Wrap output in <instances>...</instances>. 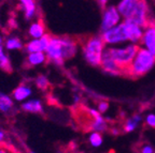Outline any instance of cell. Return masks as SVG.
<instances>
[{
	"label": "cell",
	"instance_id": "obj_1",
	"mask_svg": "<svg viewBox=\"0 0 155 153\" xmlns=\"http://www.w3.org/2000/svg\"><path fill=\"white\" fill-rule=\"evenodd\" d=\"M117 11L127 22H133L147 29L155 23L147 0H122L117 5Z\"/></svg>",
	"mask_w": 155,
	"mask_h": 153
},
{
	"label": "cell",
	"instance_id": "obj_2",
	"mask_svg": "<svg viewBox=\"0 0 155 153\" xmlns=\"http://www.w3.org/2000/svg\"><path fill=\"white\" fill-rule=\"evenodd\" d=\"M78 43L70 36H51L45 49L46 59L56 65H63L66 60L74 57Z\"/></svg>",
	"mask_w": 155,
	"mask_h": 153
},
{
	"label": "cell",
	"instance_id": "obj_3",
	"mask_svg": "<svg viewBox=\"0 0 155 153\" xmlns=\"http://www.w3.org/2000/svg\"><path fill=\"white\" fill-rule=\"evenodd\" d=\"M139 44L128 45L125 48H106L107 53L112 58L115 64L121 69L122 76L125 78H129V70L134 58L139 49Z\"/></svg>",
	"mask_w": 155,
	"mask_h": 153
},
{
	"label": "cell",
	"instance_id": "obj_4",
	"mask_svg": "<svg viewBox=\"0 0 155 153\" xmlns=\"http://www.w3.org/2000/svg\"><path fill=\"white\" fill-rule=\"evenodd\" d=\"M155 64V55L150 53L148 49L139 47L138 52L134 58L129 70V78L138 79L139 77L144 76L151 71Z\"/></svg>",
	"mask_w": 155,
	"mask_h": 153
},
{
	"label": "cell",
	"instance_id": "obj_5",
	"mask_svg": "<svg viewBox=\"0 0 155 153\" xmlns=\"http://www.w3.org/2000/svg\"><path fill=\"white\" fill-rule=\"evenodd\" d=\"M104 47V42L100 36H88L82 45L83 55L86 62L93 67H99Z\"/></svg>",
	"mask_w": 155,
	"mask_h": 153
},
{
	"label": "cell",
	"instance_id": "obj_6",
	"mask_svg": "<svg viewBox=\"0 0 155 153\" xmlns=\"http://www.w3.org/2000/svg\"><path fill=\"white\" fill-rule=\"evenodd\" d=\"M102 41L104 44H115V43H121L124 41L127 40L125 32V26L124 23L116 27H112V28L108 29L106 31H104L101 36Z\"/></svg>",
	"mask_w": 155,
	"mask_h": 153
},
{
	"label": "cell",
	"instance_id": "obj_7",
	"mask_svg": "<svg viewBox=\"0 0 155 153\" xmlns=\"http://www.w3.org/2000/svg\"><path fill=\"white\" fill-rule=\"evenodd\" d=\"M120 20V15L117 13V10L115 7L111 5V7L107 8L104 10V17H102V23H101V31H106L108 29L112 28L115 26Z\"/></svg>",
	"mask_w": 155,
	"mask_h": 153
},
{
	"label": "cell",
	"instance_id": "obj_8",
	"mask_svg": "<svg viewBox=\"0 0 155 153\" xmlns=\"http://www.w3.org/2000/svg\"><path fill=\"white\" fill-rule=\"evenodd\" d=\"M124 26H125V32L127 40H129L130 42L136 44L143 43V33L140 26H138V25L133 22H127V20H125Z\"/></svg>",
	"mask_w": 155,
	"mask_h": 153
},
{
	"label": "cell",
	"instance_id": "obj_9",
	"mask_svg": "<svg viewBox=\"0 0 155 153\" xmlns=\"http://www.w3.org/2000/svg\"><path fill=\"white\" fill-rule=\"evenodd\" d=\"M51 36L45 33L39 39H32L25 45L26 53H36V52H45L46 47L50 42Z\"/></svg>",
	"mask_w": 155,
	"mask_h": 153
},
{
	"label": "cell",
	"instance_id": "obj_10",
	"mask_svg": "<svg viewBox=\"0 0 155 153\" xmlns=\"http://www.w3.org/2000/svg\"><path fill=\"white\" fill-rule=\"evenodd\" d=\"M100 67L102 69V71H104L108 74L115 75V76H122V71L117 65L115 64L112 58L109 56V54L107 53V50L104 49L102 52L101 55V61H100Z\"/></svg>",
	"mask_w": 155,
	"mask_h": 153
},
{
	"label": "cell",
	"instance_id": "obj_11",
	"mask_svg": "<svg viewBox=\"0 0 155 153\" xmlns=\"http://www.w3.org/2000/svg\"><path fill=\"white\" fill-rule=\"evenodd\" d=\"M32 94V89L28 85H19L13 90L12 98L17 102H24Z\"/></svg>",
	"mask_w": 155,
	"mask_h": 153
},
{
	"label": "cell",
	"instance_id": "obj_12",
	"mask_svg": "<svg viewBox=\"0 0 155 153\" xmlns=\"http://www.w3.org/2000/svg\"><path fill=\"white\" fill-rule=\"evenodd\" d=\"M19 5L26 19L30 20L37 15L36 0H19Z\"/></svg>",
	"mask_w": 155,
	"mask_h": 153
},
{
	"label": "cell",
	"instance_id": "obj_13",
	"mask_svg": "<svg viewBox=\"0 0 155 153\" xmlns=\"http://www.w3.org/2000/svg\"><path fill=\"white\" fill-rule=\"evenodd\" d=\"M143 43L148 47V50L153 55H155V27L154 24L149 26L145 29V32L143 34Z\"/></svg>",
	"mask_w": 155,
	"mask_h": 153
},
{
	"label": "cell",
	"instance_id": "obj_14",
	"mask_svg": "<svg viewBox=\"0 0 155 153\" xmlns=\"http://www.w3.org/2000/svg\"><path fill=\"white\" fill-rule=\"evenodd\" d=\"M22 109L26 113H31V114H40L43 111V105L42 102L38 98H34V100H28L24 101V103L22 104Z\"/></svg>",
	"mask_w": 155,
	"mask_h": 153
},
{
	"label": "cell",
	"instance_id": "obj_15",
	"mask_svg": "<svg viewBox=\"0 0 155 153\" xmlns=\"http://www.w3.org/2000/svg\"><path fill=\"white\" fill-rule=\"evenodd\" d=\"M46 60L48 59L44 52H36V53H28L26 62L29 67H38L43 64Z\"/></svg>",
	"mask_w": 155,
	"mask_h": 153
},
{
	"label": "cell",
	"instance_id": "obj_16",
	"mask_svg": "<svg viewBox=\"0 0 155 153\" xmlns=\"http://www.w3.org/2000/svg\"><path fill=\"white\" fill-rule=\"evenodd\" d=\"M14 107V102L11 96L0 91V111L5 114H10Z\"/></svg>",
	"mask_w": 155,
	"mask_h": 153
},
{
	"label": "cell",
	"instance_id": "obj_17",
	"mask_svg": "<svg viewBox=\"0 0 155 153\" xmlns=\"http://www.w3.org/2000/svg\"><path fill=\"white\" fill-rule=\"evenodd\" d=\"M28 33L32 39L41 38L42 36H44V34L46 33L45 27H44V25L42 24L41 22H35L29 27Z\"/></svg>",
	"mask_w": 155,
	"mask_h": 153
},
{
	"label": "cell",
	"instance_id": "obj_18",
	"mask_svg": "<svg viewBox=\"0 0 155 153\" xmlns=\"http://www.w3.org/2000/svg\"><path fill=\"white\" fill-rule=\"evenodd\" d=\"M141 118L139 115H134L129 119H126L123 121V126H122V131H124L125 133H129V132H133L134 130L137 127L138 123L140 122Z\"/></svg>",
	"mask_w": 155,
	"mask_h": 153
},
{
	"label": "cell",
	"instance_id": "obj_19",
	"mask_svg": "<svg viewBox=\"0 0 155 153\" xmlns=\"http://www.w3.org/2000/svg\"><path fill=\"white\" fill-rule=\"evenodd\" d=\"M0 70H5V72H11L12 70L10 59L5 54L3 46H0Z\"/></svg>",
	"mask_w": 155,
	"mask_h": 153
},
{
	"label": "cell",
	"instance_id": "obj_20",
	"mask_svg": "<svg viewBox=\"0 0 155 153\" xmlns=\"http://www.w3.org/2000/svg\"><path fill=\"white\" fill-rule=\"evenodd\" d=\"M5 47L8 50H18L24 47L23 42L18 38H9L5 43Z\"/></svg>",
	"mask_w": 155,
	"mask_h": 153
},
{
	"label": "cell",
	"instance_id": "obj_21",
	"mask_svg": "<svg viewBox=\"0 0 155 153\" xmlns=\"http://www.w3.org/2000/svg\"><path fill=\"white\" fill-rule=\"evenodd\" d=\"M133 150L135 151V152H149V153L155 152L153 147L151 146L149 142H147V141H144V140H139L137 144L134 145Z\"/></svg>",
	"mask_w": 155,
	"mask_h": 153
},
{
	"label": "cell",
	"instance_id": "obj_22",
	"mask_svg": "<svg viewBox=\"0 0 155 153\" xmlns=\"http://www.w3.org/2000/svg\"><path fill=\"white\" fill-rule=\"evenodd\" d=\"M90 142L93 147H99L102 144V136L99 132L95 131L90 136Z\"/></svg>",
	"mask_w": 155,
	"mask_h": 153
},
{
	"label": "cell",
	"instance_id": "obj_23",
	"mask_svg": "<svg viewBox=\"0 0 155 153\" xmlns=\"http://www.w3.org/2000/svg\"><path fill=\"white\" fill-rule=\"evenodd\" d=\"M36 86L41 90H45L48 87V79L44 75H39L36 78Z\"/></svg>",
	"mask_w": 155,
	"mask_h": 153
},
{
	"label": "cell",
	"instance_id": "obj_24",
	"mask_svg": "<svg viewBox=\"0 0 155 153\" xmlns=\"http://www.w3.org/2000/svg\"><path fill=\"white\" fill-rule=\"evenodd\" d=\"M145 124L151 129H155V115H149L145 120Z\"/></svg>",
	"mask_w": 155,
	"mask_h": 153
},
{
	"label": "cell",
	"instance_id": "obj_25",
	"mask_svg": "<svg viewBox=\"0 0 155 153\" xmlns=\"http://www.w3.org/2000/svg\"><path fill=\"white\" fill-rule=\"evenodd\" d=\"M108 108H109V103H108V102L102 101V102L98 103V111H99L100 114L106 113L107 110H108Z\"/></svg>",
	"mask_w": 155,
	"mask_h": 153
},
{
	"label": "cell",
	"instance_id": "obj_26",
	"mask_svg": "<svg viewBox=\"0 0 155 153\" xmlns=\"http://www.w3.org/2000/svg\"><path fill=\"white\" fill-rule=\"evenodd\" d=\"M108 1L109 0H97V2H98V5H99V7H100V9L104 11V9H106V5L108 3Z\"/></svg>",
	"mask_w": 155,
	"mask_h": 153
},
{
	"label": "cell",
	"instance_id": "obj_27",
	"mask_svg": "<svg viewBox=\"0 0 155 153\" xmlns=\"http://www.w3.org/2000/svg\"><path fill=\"white\" fill-rule=\"evenodd\" d=\"M3 138H5V133L2 131H0V142L3 140Z\"/></svg>",
	"mask_w": 155,
	"mask_h": 153
},
{
	"label": "cell",
	"instance_id": "obj_28",
	"mask_svg": "<svg viewBox=\"0 0 155 153\" xmlns=\"http://www.w3.org/2000/svg\"><path fill=\"white\" fill-rule=\"evenodd\" d=\"M9 150H5V149H3V147L0 145V153H5V152H8Z\"/></svg>",
	"mask_w": 155,
	"mask_h": 153
},
{
	"label": "cell",
	"instance_id": "obj_29",
	"mask_svg": "<svg viewBox=\"0 0 155 153\" xmlns=\"http://www.w3.org/2000/svg\"><path fill=\"white\" fill-rule=\"evenodd\" d=\"M2 43H3V39H2V36L0 34V46H2Z\"/></svg>",
	"mask_w": 155,
	"mask_h": 153
},
{
	"label": "cell",
	"instance_id": "obj_30",
	"mask_svg": "<svg viewBox=\"0 0 155 153\" xmlns=\"http://www.w3.org/2000/svg\"><path fill=\"white\" fill-rule=\"evenodd\" d=\"M154 27H155V23H154Z\"/></svg>",
	"mask_w": 155,
	"mask_h": 153
},
{
	"label": "cell",
	"instance_id": "obj_31",
	"mask_svg": "<svg viewBox=\"0 0 155 153\" xmlns=\"http://www.w3.org/2000/svg\"><path fill=\"white\" fill-rule=\"evenodd\" d=\"M153 1H154V2H155V0H153Z\"/></svg>",
	"mask_w": 155,
	"mask_h": 153
}]
</instances>
